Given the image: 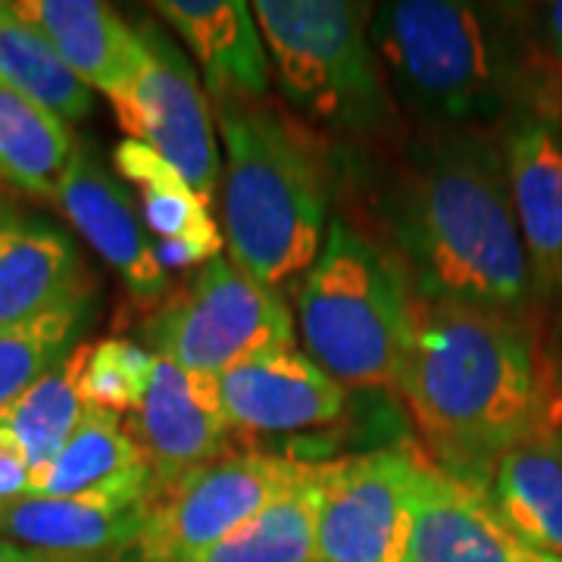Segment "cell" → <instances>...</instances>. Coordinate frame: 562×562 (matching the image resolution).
Here are the masks:
<instances>
[{
	"label": "cell",
	"mask_w": 562,
	"mask_h": 562,
	"mask_svg": "<svg viewBox=\"0 0 562 562\" xmlns=\"http://www.w3.org/2000/svg\"><path fill=\"white\" fill-rule=\"evenodd\" d=\"M409 294L516 313L535 301L501 132H422L384 206Z\"/></svg>",
	"instance_id": "cell-1"
},
{
	"label": "cell",
	"mask_w": 562,
	"mask_h": 562,
	"mask_svg": "<svg viewBox=\"0 0 562 562\" xmlns=\"http://www.w3.org/2000/svg\"><path fill=\"white\" fill-rule=\"evenodd\" d=\"M397 394L419 428L425 457L484 494L497 460L550 401L522 316L416 297Z\"/></svg>",
	"instance_id": "cell-2"
},
{
	"label": "cell",
	"mask_w": 562,
	"mask_h": 562,
	"mask_svg": "<svg viewBox=\"0 0 562 562\" xmlns=\"http://www.w3.org/2000/svg\"><path fill=\"white\" fill-rule=\"evenodd\" d=\"M369 38L425 132H503L519 113L547 116L525 7L394 0L372 10Z\"/></svg>",
	"instance_id": "cell-3"
},
{
	"label": "cell",
	"mask_w": 562,
	"mask_h": 562,
	"mask_svg": "<svg viewBox=\"0 0 562 562\" xmlns=\"http://www.w3.org/2000/svg\"><path fill=\"white\" fill-rule=\"evenodd\" d=\"M228 260L284 294L316 262L331 203V162L316 132L272 101L213 103Z\"/></svg>",
	"instance_id": "cell-4"
},
{
	"label": "cell",
	"mask_w": 562,
	"mask_h": 562,
	"mask_svg": "<svg viewBox=\"0 0 562 562\" xmlns=\"http://www.w3.org/2000/svg\"><path fill=\"white\" fill-rule=\"evenodd\" d=\"M303 353L344 387L394 391L413 338V294L382 244L328 222L316 262L294 294Z\"/></svg>",
	"instance_id": "cell-5"
},
{
	"label": "cell",
	"mask_w": 562,
	"mask_h": 562,
	"mask_svg": "<svg viewBox=\"0 0 562 562\" xmlns=\"http://www.w3.org/2000/svg\"><path fill=\"white\" fill-rule=\"evenodd\" d=\"M250 7L281 98L310 132L372 140L397 128V101L369 38V3L257 0Z\"/></svg>",
	"instance_id": "cell-6"
},
{
	"label": "cell",
	"mask_w": 562,
	"mask_h": 562,
	"mask_svg": "<svg viewBox=\"0 0 562 562\" xmlns=\"http://www.w3.org/2000/svg\"><path fill=\"white\" fill-rule=\"evenodd\" d=\"M140 335L160 360L213 379L254 357L297 347L284 294L269 291L228 257L203 262L194 279L154 310Z\"/></svg>",
	"instance_id": "cell-7"
},
{
	"label": "cell",
	"mask_w": 562,
	"mask_h": 562,
	"mask_svg": "<svg viewBox=\"0 0 562 562\" xmlns=\"http://www.w3.org/2000/svg\"><path fill=\"white\" fill-rule=\"evenodd\" d=\"M303 460L228 450L220 460L150 491L140 535L120 562H194L257 516L297 479Z\"/></svg>",
	"instance_id": "cell-8"
},
{
	"label": "cell",
	"mask_w": 562,
	"mask_h": 562,
	"mask_svg": "<svg viewBox=\"0 0 562 562\" xmlns=\"http://www.w3.org/2000/svg\"><path fill=\"white\" fill-rule=\"evenodd\" d=\"M138 60L132 76L106 98L128 140L147 144L176 166L203 201L220 188L216 122L206 88L176 41L154 22H138Z\"/></svg>",
	"instance_id": "cell-9"
},
{
	"label": "cell",
	"mask_w": 562,
	"mask_h": 562,
	"mask_svg": "<svg viewBox=\"0 0 562 562\" xmlns=\"http://www.w3.org/2000/svg\"><path fill=\"white\" fill-rule=\"evenodd\" d=\"M413 443L316 462V541L325 562H403L419 472Z\"/></svg>",
	"instance_id": "cell-10"
},
{
	"label": "cell",
	"mask_w": 562,
	"mask_h": 562,
	"mask_svg": "<svg viewBox=\"0 0 562 562\" xmlns=\"http://www.w3.org/2000/svg\"><path fill=\"white\" fill-rule=\"evenodd\" d=\"M150 491V469H138L69 497H22L0 509V538L66 557L120 562L140 535Z\"/></svg>",
	"instance_id": "cell-11"
},
{
	"label": "cell",
	"mask_w": 562,
	"mask_h": 562,
	"mask_svg": "<svg viewBox=\"0 0 562 562\" xmlns=\"http://www.w3.org/2000/svg\"><path fill=\"white\" fill-rule=\"evenodd\" d=\"M128 431L147 460L154 491H160L225 457L232 450L235 425L213 375H198L157 357L147 394L128 416Z\"/></svg>",
	"instance_id": "cell-12"
},
{
	"label": "cell",
	"mask_w": 562,
	"mask_h": 562,
	"mask_svg": "<svg viewBox=\"0 0 562 562\" xmlns=\"http://www.w3.org/2000/svg\"><path fill=\"white\" fill-rule=\"evenodd\" d=\"M54 203L85 241L116 272L128 297L157 310L169 297V276L157 260L154 238L113 172L88 144H76Z\"/></svg>",
	"instance_id": "cell-13"
},
{
	"label": "cell",
	"mask_w": 562,
	"mask_h": 562,
	"mask_svg": "<svg viewBox=\"0 0 562 562\" xmlns=\"http://www.w3.org/2000/svg\"><path fill=\"white\" fill-rule=\"evenodd\" d=\"M513 213L525 244L531 294L562 291V132L541 113H519L501 132Z\"/></svg>",
	"instance_id": "cell-14"
},
{
	"label": "cell",
	"mask_w": 562,
	"mask_h": 562,
	"mask_svg": "<svg viewBox=\"0 0 562 562\" xmlns=\"http://www.w3.org/2000/svg\"><path fill=\"white\" fill-rule=\"evenodd\" d=\"M541 550L503 522L491 497L419 457L403 562H531Z\"/></svg>",
	"instance_id": "cell-15"
},
{
	"label": "cell",
	"mask_w": 562,
	"mask_h": 562,
	"mask_svg": "<svg viewBox=\"0 0 562 562\" xmlns=\"http://www.w3.org/2000/svg\"><path fill=\"white\" fill-rule=\"evenodd\" d=\"M220 394L235 431L284 435L344 416L347 391L297 347L262 353L222 372Z\"/></svg>",
	"instance_id": "cell-16"
},
{
	"label": "cell",
	"mask_w": 562,
	"mask_h": 562,
	"mask_svg": "<svg viewBox=\"0 0 562 562\" xmlns=\"http://www.w3.org/2000/svg\"><path fill=\"white\" fill-rule=\"evenodd\" d=\"M94 294L79 247L57 222L0 198V328Z\"/></svg>",
	"instance_id": "cell-17"
},
{
	"label": "cell",
	"mask_w": 562,
	"mask_h": 562,
	"mask_svg": "<svg viewBox=\"0 0 562 562\" xmlns=\"http://www.w3.org/2000/svg\"><path fill=\"white\" fill-rule=\"evenodd\" d=\"M154 10L172 25L203 72L210 106L222 101H269L272 63L244 0H160Z\"/></svg>",
	"instance_id": "cell-18"
},
{
	"label": "cell",
	"mask_w": 562,
	"mask_h": 562,
	"mask_svg": "<svg viewBox=\"0 0 562 562\" xmlns=\"http://www.w3.org/2000/svg\"><path fill=\"white\" fill-rule=\"evenodd\" d=\"M487 497L528 547L562 560V394L497 460Z\"/></svg>",
	"instance_id": "cell-19"
},
{
	"label": "cell",
	"mask_w": 562,
	"mask_h": 562,
	"mask_svg": "<svg viewBox=\"0 0 562 562\" xmlns=\"http://www.w3.org/2000/svg\"><path fill=\"white\" fill-rule=\"evenodd\" d=\"M122 179L138 184L140 220L147 225L162 269H188L222 257V228L213 222L210 203L181 179L176 166L138 140H122L113 150Z\"/></svg>",
	"instance_id": "cell-20"
},
{
	"label": "cell",
	"mask_w": 562,
	"mask_h": 562,
	"mask_svg": "<svg viewBox=\"0 0 562 562\" xmlns=\"http://www.w3.org/2000/svg\"><path fill=\"white\" fill-rule=\"evenodd\" d=\"M16 16L47 41L91 91L110 94L132 76L138 32L101 0H16Z\"/></svg>",
	"instance_id": "cell-21"
},
{
	"label": "cell",
	"mask_w": 562,
	"mask_h": 562,
	"mask_svg": "<svg viewBox=\"0 0 562 562\" xmlns=\"http://www.w3.org/2000/svg\"><path fill=\"white\" fill-rule=\"evenodd\" d=\"M76 150L72 128L0 81V184L32 201L54 203Z\"/></svg>",
	"instance_id": "cell-22"
},
{
	"label": "cell",
	"mask_w": 562,
	"mask_h": 562,
	"mask_svg": "<svg viewBox=\"0 0 562 562\" xmlns=\"http://www.w3.org/2000/svg\"><path fill=\"white\" fill-rule=\"evenodd\" d=\"M316 462H303L279 497L194 562H325L316 541Z\"/></svg>",
	"instance_id": "cell-23"
},
{
	"label": "cell",
	"mask_w": 562,
	"mask_h": 562,
	"mask_svg": "<svg viewBox=\"0 0 562 562\" xmlns=\"http://www.w3.org/2000/svg\"><path fill=\"white\" fill-rule=\"evenodd\" d=\"M147 469L140 447L116 413L88 409L72 438L41 469H32L29 497H69Z\"/></svg>",
	"instance_id": "cell-24"
},
{
	"label": "cell",
	"mask_w": 562,
	"mask_h": 562,
	"mask_svg": "<svg viewBox=\"0 0 562 562\" xmlns=\"http://www.w3.org/2000/svg\"><path fill=\"white\" fill-rule=\"evenodd\" d=\"M0 81L60 116L66 125L81 122L94 106V91L29 22L16 16L13 3H0Z\"/></svg>",
	"instance_id": "cell-25"
},
{
	"label": "cell",
	"mask_w": 562,
	"mask_h": 562,
	"mask_svg": "<svg viewBox=\"0 0 562 562\" xmlns=\"http://www.w3.org/2000/svg\"><path fill=\"white\" fill-rule=\"evenodd\" d=\"M91 297L81 294L35 319L0 328V416L79 347L91 322Z\"/></svg>",
	"instance_id": "cell-26"
},
{
	"label": "cell",
	"mask_w": 562,
	"mask_h": 562,
	"mask_svg": "<svg viewBox=\"0 0 562 562\" xmlns=\"http://www.w3.org/2000/svg\"><path fill=\"white\" fill-rule=\"evenodd\" d=\"M88 406L79 394V353L72 350L60 366L41 375L0 422L20 438L32 469H41L63 450L85 419Z\"/></svg>",
	"instance_id": "cell-27"
},
{
	"label": "cell",
	"mask_w": 562,
	"mask_h": 562,
	"mask_svg": "<svg viewBox=\"0 0 562 562\" xmlns=\"http://www.w3.org/2000/svg\"><path fill=\"white\" fill-rule=\"evenodd\" d=\"M79 394L88 409L132 416L147 394L157 353L128 338L79 344Z\"/></svg>",
	"instance_id": "cell-28"
},
{
	"label": "cell",
	"mask_w": 562,
	"mask_h": 562,
	"mask_svg": "<svg viewBox=\"0 0 562 562\" xmlns=\"http://www.w3.org/2000/svg\"><path fill=\"white\" fill-rule=\"evenodd\" d=\"M528 35L538 63L543 91V113L560 122L562 116V0L528 10Z\"/></svg>",
	"instance_id": "cell-29"
},
{
	"label": "cell",
	"mask_w": 562,
	"mask_h": 562,
	"mask_svg": "<svg viewBox=\"0 0 562 562\" xmlns=\"http://www.w3.org/2000/svg\"><path fill=\"white\" fill-rule=\"evenodd\" d=\"M32 462L25 457L20 438L0 422V509L29 497Z\"/></svg>",
	"instance_id": "cell-30"
},
{
	"label": "cell",
	"mask_w": 562,
	"mask_h": 562,
	"mask_svg": "<svg viewBox=\"0 0 562 562\" xmlns=\"http://www.w3.org/2000/svg\"><path fill=\"white\" fill-rule=\"evenodd\" d=\"M0 562H101L88 557H66V553H50V550H35L25 543L0 538Z\"/></svg>",
	"instance_id": "cell-31"
},
{
	"label": "cell",
	"mask_w": 562,
	"mask_h": 562,
	"mask_svg": "<svg viewBox=\"0 0 562 562\" xmlns=\"http://www.w3.org/2000/svg\"><path fill=\"white\" fill-rule=\"evenodd\" d=\"M531 562H562V560H557V557H547V553H538Z\"/></svg>",
	"instance_id": "cell-32"
}]
</instances>
